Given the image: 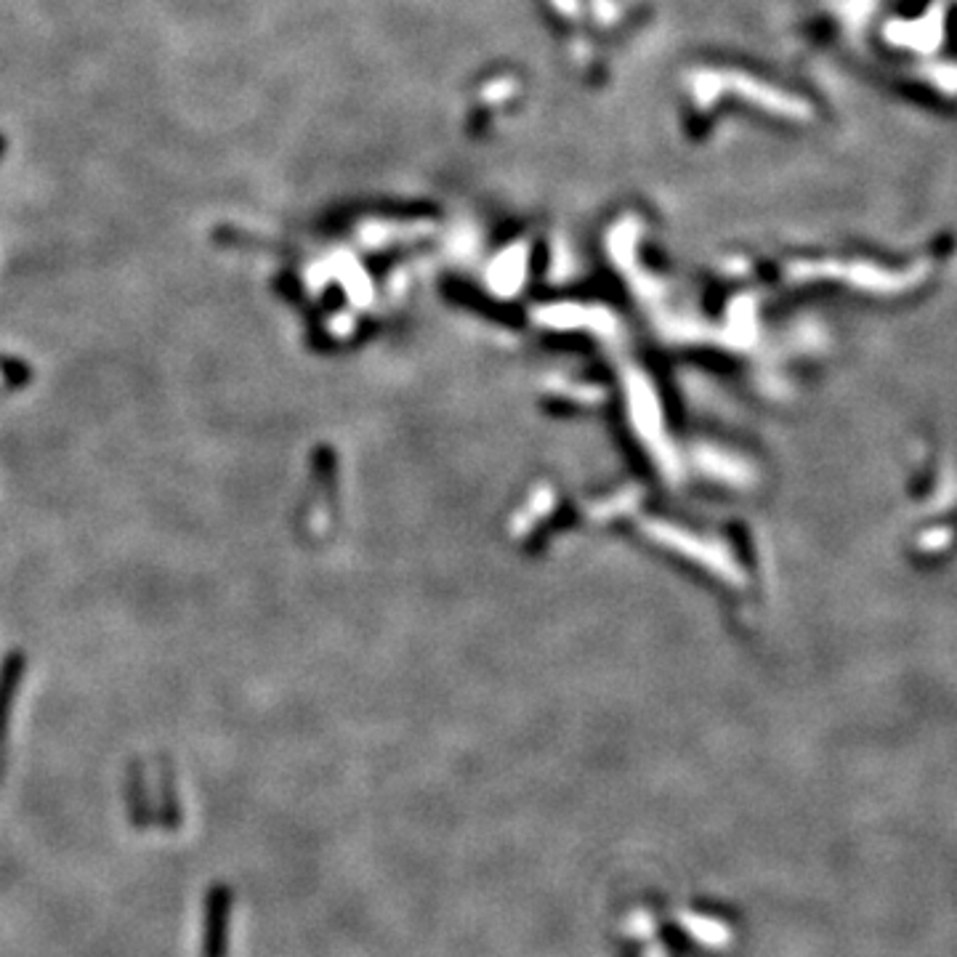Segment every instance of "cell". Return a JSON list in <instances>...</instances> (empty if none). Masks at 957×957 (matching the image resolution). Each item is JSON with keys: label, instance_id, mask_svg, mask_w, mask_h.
Wrapping results in <instances>:
<instances>
[{"label": "cell", "instance_id": "obj_1", "mask_svg": "<svg viewBox=\"0 0 957 957\" xmlns=\"http://www.w3.org/2000/svg\"><path fill=\"white\" fill-rule=\"evenodd\" d=\"M227 891L216 889V894L210 896V918H208V947L205 955L208 957H221L224 955V920H227Z\"/></svg>", "mask_w": 957, "mask_h": 957}]
</instances>
